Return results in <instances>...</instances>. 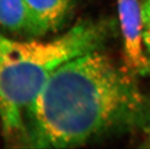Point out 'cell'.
Wrapping results in <instances>:
<instances>
[{
  "label": "cell",
  "instance_id": "cell-6",
  "mask_svg": "<svg viewBox=\"0 0 150 149\" xmlns=\"http://www.w3.org/2000/svg\"><path fill=\"white\" fill-rule=\"evenodd\" d=\"M143 40L147 53L150 54V0L143 1Z\"/></svg>",
  "mask_w": 150,
  "mask_h": 149
},
{
  "label": "cell",
  "instance_id": "cell-3",
  "mask_svg": "<svg viewBox=\"0 0 150 149\" xmlns=\"http://www.w3.org/2000/svg\"><path fill=\"white\" fill-rule=\"evenodd\" d=\"M125 67L134 76L150 72V58L143 40V2L117 0Z\"/></svg>",
  "mask_w": 150,
  "mask_h": 149
},
{
  "label": "cell",
  "instance_id": "cell-4",
  "mask_svg": "<svg viewBox=\"0 0 150 149\" xmlns=\"http://www.w3.org/2000/svg\"><path fill=\"white\" fill-rule=\"evenodd\" d=\"M28 19V36L42 37L67 21L74 0H23Z\"/></svg>",
  "mask_w": 150,
  "mask_h": 149
},
{
  "label": "cell",
  "instance_id": "cell-5",
  "mask_svg": "<svg viewBox=\"0 0 150 149\" xmlns=\"http://www.w3.org/2000/svg\"><path fill=\"white\" fill-rule=\"evenodd\" d=\"M0 30L28 36V19L23 0H0Z\"/></svg>",
  "mask_w": 150,
  "mask_h": 149
},
{
  "label": "cell",
  "instance_id": "cell-2",
  "mask_svg": "<svg viewBox=\"0 0 150 149\" xmlns=\"http://www.w3.org/2000/svg\"><path fill=\"white\" fill-rule=\"evenodd\" d=\"M109 34L107 21L85 20L53 40L21 41L0 30V127L8 143L27 145L38 97L57 68L99 49Z\"/></svg>",
  "mask_w": 150,
  "mask_h": 149
},
{
  "label": "cell",
  "instance_id": "cell-1",
  "mask_svg": "<svg viewBox=\"0 0 150 149\" xmlns=\"http://www.w3.org/2000/svg\"><path fill=\"white\" fill-rule=\"evenodd\" d=\"M134 76L100 49L62 65L34 103L28 147H76L146 129L150 124V104Z\"/></svg>",
  "mask_w": 150,
  "mask_h": 149
}]
</instances>
